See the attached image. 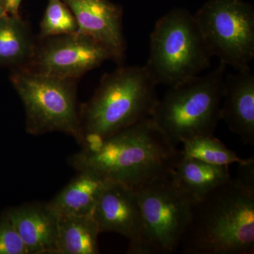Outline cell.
Wrapping results in <instances>:
<instances>
[{"label": "cell", "mask_w": 254, "mask_h": 254, "mask_svg": "<svg viewBox=\"0 0 254 254\" xmlns=\"http://www.w3.org/2000/svg\"><path fill=\"white\" fill-rule=\"evenodd\" d=\"M193 203L180 247L186 254H254V160Z\"/></svg>", "instance_id": "cell-1"}, {"label": "cell", "mask_w": 254, "mask_h": 254, "mask_svg": "<svg viewBox=\"0 0 254 254\" xmlns=\"http://www.w3.org/2000/svg\"><path fill=\"white\" fill-rule=\"evenodd\" d=\"M180 155L177 145L148 118L104 139L81 145L68 161L77 172H91L136 188L171 177Z\"/></svg>", "instance_id": "cell-2"}, {"label": "cell", "mask_w": 254, "mask_h": 254, "mask_svg": "<svg viewBox=\"0 0 254 254\" xmlns=\"http://www.w3.org/2000/svg\"><path fill=\"white\" fill-rule=\"evenodd\" d=\"M157 86L145 65L120 66L103 75L94 94L79 111L81 145L150 118L159 100Z\"/></svg>", "instance_id": "cell-3"}, {"label": "cell", "mask_w": 254, "mask_h": 254, "mask_svg": "<svg viewBox=\"0 0 254 254\" xmlns=\"http://www.w3.org/2000/svg\"><path fill=\"white\" fill-rule=\"evenodd\" d=\"M226 68L220 63L207 74L170 87L158 100L150 118L175 145L213 135L220 120Z\"/></svg>", "instance_id": "cell-4"}, {"label": "cell", "mask_w": 254, "mask_h": 254, "mask_svg": "<svg viewBox=\"0 0 254 254\" xmlns=\"http://www.w3.org/2000/svg\"><path fill=\"white\" fill-rule=\"evenodd\" d=\"M212 58L194 15L176 7L155 23L145 66L157 85L170 88L203 72Z\"/></svg>", "instance_id": "cell-5"}, {"label": "cell", "mask_w": 254, "mask_h": 254, "mask_svg": "<svg viewBox=\"0 0 254 254\" xmlns=\"http://www.w3.org/2000/svg\"><path fill=\"white\" fill-rule=\"evenodd\" d=\"M76 81L48 76L26 67L15 68L11 82L26 113V131L33 136L60 132L81 145Z\"/></svg>", "instance_id": "cell-6"}, {"label": "cell", "mask_w": 254, "mask_h": 254, "mask_svg": "<svg viewBox=\"0 0 254 254\" xmlns=\"http://www.w3.org/2000/svg\"><path fill=\"white\" fill-rule=\"evenodd\" d=\"M143 232L131 254H169L180 247L193 203L170 177L136 187Z\"/></svg>", "instance_id": "cell-7"}, {"label": "cell", "mask_w": 254, "mask_h": 254, "mask_svg": "<svg viewBox=\"0 0 254 254\" xmlns=\"http://www.w3.org/2000/svg\"><path fill=\"white\" fill-rule=\"evenodd\" d=\"M194 15L212 57L236 71L254 58V9L244 0H208Z\"/></svg>", "instance_id": "cell-8"}, {"label": "cell", "mask_w": 254, "mask_h": 254, "mask_svg": "<svg viewBox=\"0 0 254 254\" xmlns=\"http://www.w3.org/2000/svg\"><path fill=\"white\" fill-rule=\"evenodd\" d=\"M40 39L29 63L23 66L35 72L78 80L107 60H114L109 50L78 31Z\"/></svg>", "instance_id": "cell-9"}, {"label": "cell", "mask_w": 254, "mask_h": 254, "mask_svg": "<svg viewBox=\"0 0 254 254\" xmlns=\"http://www.w3.org/2000/svg\"><path fill=\"white\" fill-rule=\"evenodd\" d=\"M92 216L100 234L115 232L128 239L129 246L127 254H132L143 232L141 207L135 188L110 182L95 205Z\"/></svg>", "instance_id": "cell-10"}, {"label": "cell", "mask_w": 254, "mask_h": 254, "mask_svg": "<svg viewBox=\"0 0 254 254\" xmlns=\"http://www.w3.org/2000/svg\"><path fill=\"white\" fill-rule=\"evenodd\" d=\"M72 13L78 31L110 50L114 61L122 63L126 42L123 28V10L110 0H63Z\"/></svg>", "instance_id": "cell-11"}, {"label": "cell", "mask_w": 254, "mask_h": 254, "mask_svg": "<svg viewBox=\"0 0 254 254\" xmlns=\"http://www.w3.org/2000/svg\"><path fill=\"white\" fill-rule=\"evenodd\" d=\"M220 120L247 145H254V75L251 67L225 76Z\"/></svg>", "instance_id": "cell-12"}, {"label": "cell", "mask_w": 254, "mask_h": 254, "mask_svg": "<svg viewBox=\"0 0 254 254\" xmlns=\"http://www.w3.org/2000/svg\"><path fill=\"white\" fill-rule=\"evenodd\" d=\"M28 254H57L59 216L48 203H25L6 212Z\"/></svg>", "instance_id": "cell-13"}, {"label": "cell", "mask_w": 254, "mask_h": 254, "mask_svg": "<svg viewBox=\"0 0 254 254\" xmlns=\"http://www.w3.org/2000/svg\"><path fill=\"white\" fill-rule=\"evenodd\" d=\"M230 178L228 165H212L183 156L181 153L171 175L174 183L193 202L200 200Z\"/></svg>", "instance_id": "cell-14"}, {"label": "cell", "mask_w": 254, "mask_h": 254, "mask_svg": "<svg viewBox=\"0 0 254 254\" xmlns=\"http://www.w3.org/2000/svg\"><path fill=\"white\" fill-rule=\"evenodd\" d=\"M69 183L48 203L58 216L92 215L103 190L110 181L91 172L81 170Z\"/></svg>", "instance_id": "cell-15"}, {"label": "cell", "mask_w": 254, "mask_h": 254, "mask_svg": "<svg viewBox=\"0 0 254 254\" xmlns=\"http://www.w3.org/2000/svg\"><path fill=\"white\" fill-rule=\"evenodd\" d=\"M100 234L92 215H60L57 254H100Z\"/></svg>", "instance_id": "cell-16"}, {"label": "cell", "mask_w": 254, "mask_h": 254, "mask_svg": "<svg viewBox=\"0 0 254 254\" xmlns=\"http://www.w3.org/2000/svg\"><path fill=\"white\" fill-rule=\"evenodd\" d=\"M35 47L31 31L19 14H7L0 18V64L26 66Z\"/></svg>", "instance_id": "cell-17"}, {"label": "cell", "mask_w": 254, "mask_h": 254, "mask_svg": "<svg viewBox=\"0 0 254 254\" xmlns=\"http://www.w3.org/2000/svg\"><path fill=\"white\" fill-rule=\"evenodd\" d=\"M182 143L184 148L180 153L183 156L197 159L212 165L229 166L235 163L246 164L252 159L240 158L213 135L194 137Z\"/></svg>", "instance_id": "cell-18"}, {"label": "cell", "mask_w": 254, "mask_h": 254, "mask_svg": "<svg viewBox=\"0 0 254 254\" xmlns=\"http://www.w3.org/2000/svg\"><path fill=\"white\" fill-rule=\"evenodd\" d=\"M77 31L76 19L63 0H48L40 24V38L69 34Z\"/></svg>", "instance_id": "cell-19"}, {"label": "cell", "mask_w": 254, "mask_h": 254, "mask_svg": "<svg viewBox=\"0 0 254 254\" xmlns=\"http://www.w3.org/2000/svg\"><path fill=\"white\" fill-rule=\"evenodd\" d=\"M0 254H28L26 245L6 213L0 217Z\"/></svg>", "instance_id": "cell-20"}, {"label": "cell", "mask_w": 254, "mask_h": 254, "mask_svg": "<svg viewBox=\"0 0 254 254\" xmlns=\"http://www.w3.org/2000/svg\"><path fill=\"white\" fill-rule=\"evenodd\" d=\"M23 0H5L7 14L18 15L19 8Z\"/></svg>", "instance_id": "cell-21"}, {"label": "cell", "mask_w": 254, "mask_h": 254, "mask_svg": "<svg viewBox=\"0 0 254 254\" xmlns=\"http://www.w3.org/2000/svg\"><path fill=\"white\" fill-rule=\"evenodd\" d=\"M7 14L5 0H0V18Z\"/></svg>", "instance_id": "cell-22"}]
</instances>
